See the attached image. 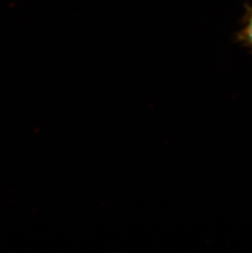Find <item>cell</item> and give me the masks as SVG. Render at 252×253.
<instances>
[{
  "label": "cell",
  "instance_id": "cell-1",
  "mask_svg": "<svg viewBox=\"0 0 252 253\" xmlns=\"http://www.w3.org/2000/svg\"><path fill=\"white\" fill-rule=\"evenodd\" d=\"M245 13L242 18L243 27L235 34V41L252 53V5L246 2Z\"/></svg>",
  "mask_w": 252,
  "mask_h": 253
}]
</instances>
